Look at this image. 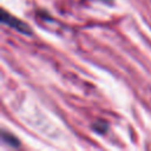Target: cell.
I'll list each match as a JSON object with an SVG mask.
<instances>
[{"mask_svg": "<svg viewBox=\"0 0 151 151\" xmlns=\"http://www.w3.org/2000/svg\"><path fill=\"white\" fill-rule=\"evenodd\" d=\"M1 22L5 24V25H7V26H9L11 28L18 31L21 34H25V35H31L32 34L31 27L25 21H22V20L15 18L14 15L7 13L5 9L1 11Z\"/></svg>", "mask_w": 151, "mask_h": 151, "instance_id": "1", "label": "cell"}, {"mask_svg": "<svg viewBox=\"0 0 151 151\" xmlns=\"http://www.w3.org/2000/svg\"><path fill=\"white\" fill-rule=\"evenodd\" d=\"M107 124H106V122H103V120H98V122H96L93 125H92V129L97 132V133H105L106 132V130H107Z\"/></svg>", "mask_w": 151, "mask_h": 151, "instance_id": "3", "label": "cell"}, {"mask_svg": "<svg viewBox=\"0 0 151 151\" xmlns=\"http://www.w3.org/2000/svg\"><path fill=\"white\" fill-rule=\"evenodd\" d=\"M1 140H2L4 143H6L7 145L12 146V147H17V146L20 145V142H19L12 133H9V132H7V131H2V132H1Z\"/></svg>", "mask_w": 151, "mask_h": 151, "instance_id": "2", "label": "cell"}, {"mask_svg": "<svg viewBox=\"0 0 151 151\" xmlns=\"http://www.w3.org/2000/svg\"><path fill=\"white\" fill-rule=\"evenodd\" d=\"M100 1H104V2H109V4H111V2H112V0H100Z\"/></svg>", "mask_w": 151, "mask_h": 151, "instance_id": "4", "label": "cell"}]
</instances>
